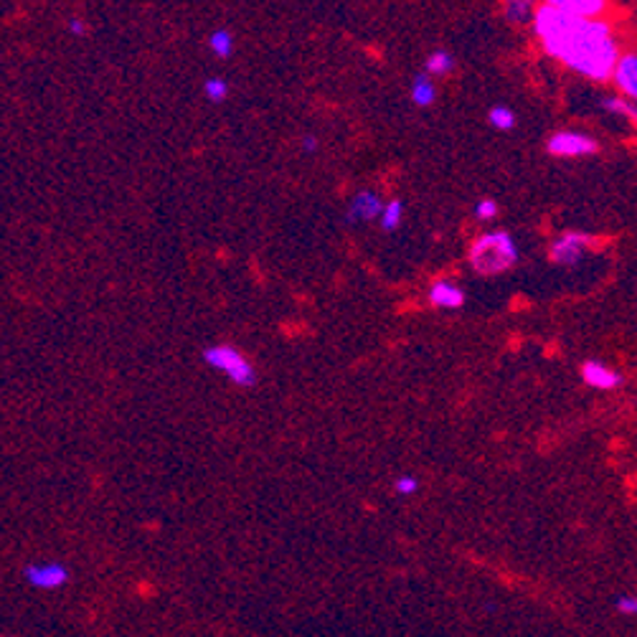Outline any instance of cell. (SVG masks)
Returning a JSON list of instances; mask_svg holds the SVG:
<instances>
[{"mask_svg": "<svg viewBox=\"0 0 637 637\" xmlns=\"http://www.w3.org/2000/svg\"><path fill=\"white\" fill-rule=\"evenodd\" d=\"M533 31L546 56L592 82L612 79L622 49L612 26L569 13L559 0L536 5Z\"/></svg>", "mask_w": 637, "mask_h": 637, "instance_id": "1", "label": "cell"}, {"mask_svg": "<svg viewBox=\"0 0 637 637\" xmlns=\"http://www.w3.org/2000/svg\"><path fill=\"white\" fill-rule=\"evenodd\" d=\"M518 247L508 231H488L470 247V267L485 277L503 275L518 262Z\"/></svg>", "mask_w": 637, "mask_h": 637, "instance_id": "2", "label": "cell"}, {"mask_svg": "<svg viewBox=\"0 0 637 637\" xmlns=\"http://www.w3.org/2000/svg\"><path fill=\"white\" fill-rule=\"evenodd\" d=\"M201 358L216 371L227 373L236 386H247L249 389V386L257 384V371L247 361V355L239 354L231 346H209V348H203Z\"/></svg>", "mask_w": 637, "mask_h": 637, "instance_id": "3", "label": "cell"}, {"mask_svg": "<svg viewBox=\"0 0 637 637\" xmlns=\"http://www.w3.org/2000/svg\"><path fill=\"white\" fill-rule=\"evenodd\" d=\"M546 150L553 158H582V155H594L600 150L597 140L586 132L577 130H559L546 140Z\"/></svg>", "mask_w": 637, "mask_h": 637, "instance_id": "4", "label": "cell"}, {"mask_svg": "<svg viewBox=\"0 0 637 637\" xmlns=\"http://www.w3.org/2000/svg\"><path fill=\"white\" fill-rule=\"evenodd\" d=\"M592 247V236L582 234V231H567L561 236H556L551 242L549 257L553 265L559 267H574L585 259V254Z\"/></svg>", "mask_w": 637, "mask_h": 637, "instance_id": "5", "label": "cell"}, {"mask_svg": "<svg viewBox=\"0 0 637 637\" xmlns=\"http://www.w3.org/2000/svg\"><path fill=\"white\" fill-rule=\"evenodd\" d=\"M69 569L61 561H38V564H28L23 569V579L36 589H61L69 585Z\"/></svg>", "mask_w": 637, "mask_h": 637, "instance_id": "6", "label": "cell"}, {"mask_svg": "<svg viewBox=\"0 0 637 637\" xmlns=\"http://www.w3.org/2000/svg\"><path fill=\"white\" fill-rule=\"evenodd\" d=\"M612 82L620 92V97L637 105V52H622L615 74H612Z\"/></svg>", "mask_w": 637, "mask_h": 637, "instance_id": "7", "label": "cell"}, {"mask_svg": "<svg viewBox=\"0 0 637 637\" xmlns=\"http://www.w3.org/2000/svg\"><path fill=\"white\" fill-rule=\"evenodd\" d=\"M579 376L585 381L589 389L597 391H612L617 389L622 384V376L615 369L604 366L600 361H585L582 369H579Z\"/></svg>", "mask_w": 637, "mask_h": 637, "instance_id": "8", "label": "cell"}, {"mask_svg": "<svg viewBox=\"0 0 637 637\" xmlns=\"http://www.w3.org/2000/svg\"><path fill=\"white\" fill-rule=\"evenodd\" d=\"M384 209H386V203L373 194V191H361V194L354 195V201H351L346 216H348V224H354V221H373V219L381 221Z\"/></svg>", "mask_w": 637, "mask_h": 637, "instance_id": "9", "label": "cell"}, {"mask_svg": "<svg viewBox=\"0 0 637 637\" xmlns=\"http://www.w3.org/2000/svg\"><path fill=\"white\" fill-rule=\"evenodd\" d=\"M429 302L434 307H442V310H458L465 305V290H460L450 280H437L429 287Z\"/></svg>", "mask_w": 637, "mask_h": 637, "instance_id": "10", "label": "cell"}, {"mask_svg": "<svg viewBox=\"0 0 637 637\" xmlns=\"http://www.w3.org/2000/svg\"><path fill=\"white\" fill-rule=\"evenodd\" d=\"M569 13L579 18H589V20H597L607 11V3L604 0H559Z\"/></svg>", "mask_w": 637, "mask_h": 637, "instance_id": "11", "label": "cell"}, {"mask_svg": "<svg viewBox=\"0 0 637 637\" xmlns=\"http://www.w3.org/2000/svg\"><path fill=\"white\" fill-rule=\"evenodd\" d=\"M437 97V89L432 84L429 74H417L411 82V102L417 107H429Z\"/></svg>", "mask_w": 637, "mask_h": 637, "instance_id": "12", "label": "cell"}, {"mask_svg": "<svg viewBox=\"0 0 637 637\" xmlns=\"http://www.w3.org/2000/svg\"><path fill=\"white\" fill-rule=\"evenodd\" d=\"M452 69H455V56L450 52H434L426 56L425 74H429V76H444Z\"/></svg>", "mask_w": 637, "mask_h": 637, "instance_id": "13", "label": "cell"}, {"mask_svg": "<svg viewBox=\"0 0 637 637\" xmlns=\"http://www.w3.org/2000/svg\"><path fill=\"white\" fill-rule=\"evenodd\" d=\"M506 18L511 20V23H533V18H536V5L533 3H523V0H511V3H506Z\"/></svg>", "mask_w": 637, "mask_h": 637, "instance_id": "14", "label": "cell"}, {"mask_svg": "<svg viewBox=\"0 0 637 637\" xmlns=\"http://www.w3.org/2000/svg\"><path fill=\"white\" fill-rule=\"evenodd\" d=\"M602 107L607 112H612V115H617V117H627L630 123L637 124V105H633L630 100H625V97H604L602 100Z\"/></svg>", "mask_w": 637, "mask_h": 637, "instance_id": "15", "label": "cell"}, {"mask_svg": "<svg viewBox=\"0 0 637 637\" xmlns=\"http://www.w3.org/2000/svg\"><path fill=\"white\" fill-rule=\"evenodd\" d=\"M209 49L213 52V56H219V59H229L231 53H234V36L229 31H224V28H219V31H213L209 36Z\"/></svg>", "mask_w": 637, "mask_h": 637, "instance_id": "16", "label": "cell"}, {"mask_svg": "<svg viewBox=\"0 0 637 637\" xmlns=\"http://www.w3.org/2000/svg\"><path fill=\"white\" fill-rule=\"evenodd\" d=\"M402 216H404V203L399 198H391L384 213H381V229L396 231L402 227Z\"/></svg>", "mask_w": 637, "mask_h": 637, "instance_id": "17", "label": "cell"}, {"mask_svg": "<svg viewBox=\"0 0 637 637\" xmlns=\"http://www.w3.org/2000/svg\"><path fill=\"white\" fill-rule=\"evenodd\" d=\"M488 123L493 124L496 130L508 132V130H514L515 127V112L511 109V107L498 105V107H493L490 112H488Z\"/></svg>", "mask_w": 637, "mask_h": 637, "instance_id": "18", "label": "cell"}, {"mask_svg": "<svg viewBox=\"0 0 637 637\" xmlns=\"http://www.w3.org/2000/svg\"><path fill=\"white\" fill-rule=\"evenodd\" d=\"M203 94H206L211 102H224V100L229 97V84H227V79H221V76L206 79V82H203Z\"/></svg>", "mask_w": 637, "mask_h": 637, "instance_id": "19", "label": "cell"}, {"mask_svg": "<svg viewBox=\"0 0 637 637\" xmlns=\"http://www.w3.org/2000/svg\"><path fill=\"white\" fill-rule=\"evenodd\" d=\"M498 203L493 198H480L478 203H475V219L480 221H490V219H496L498 216Z\"/></svg>", "mask_w": 637, "mask_h": 637, "instance_id": "20", "label": "cell"}, {"mask_svg": "<svg viewBox=\"0 0 637 637\" xmlns=\"http://www.w3.org/2000/svg\"><path fill=\"white\" fill-rule=\"evenodd\" d=\"M617 612L625 617H637V597L635 594H622L617 597Z\"/></svg>", "mask_w": 637, "mask_h": 637, "instance_id": "21", "label": "cell"}, {"mask_svg": "<svg viewBox=\"0 0 637 637\" xmlns=\"http://www.w3.org/2000/svg\"><path fill=\"white\" fill-rule=\"evenodd\" d=\"M394 488H396L399 496H414V493L419 490V482H417V478H411V475H404V478L396 480Z\"/></svg>", "mask_w": 637, "mask_h": 637, "instance_id": "22", "label": "cell"}, {"mask_svg": "<svg viewBox=\"0 0 637 637\" xmlns=\"http://www.w3.org/2000/svg\"><path fill=\"white\" fill-rule=\"evenodd\" d=\"M69 31L74 36H84L87 34V23L82 18H69Z\"/></svg>", "mask_w": 637, "mask_h": 637, "instance_id": "23", "label": "cell"}, {"mask_svg": "<svg viewBox=\"0 0 637 637\" xmlns=\"http://www.w3.org/2000/svg\"><path fill=\"white\" fill-rule=\"evenodd\" d=\"M315 150H318V140H315L313 135H305V138H302V153L313 155Z\"/></svg>", "mask_w": 637, "mask_h": 637, "instance_id": "24", "label": "cell"}]
</instances>
